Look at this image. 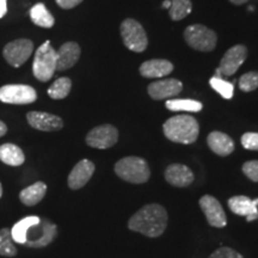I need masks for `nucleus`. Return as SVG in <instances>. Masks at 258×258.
<instances>
[{
    "label": "nucleus",
    "mask_w": 258,
    "mask_h": 258,
    "mask_svg": "<svg viewBox=\"0 0 258 258\" xmlns=\"http://www.w3.org/2000/svg\"><path fill=\"white\" fill-rule=\"evenodd\" d=\"M258 88V72L251 71V72L244 73L239 79V89L244 92L254 91Z\"/></svg>",
    "instance_id": "obj_30"
},
{
    "label": "nucleus",
    "mask_w": 258,
    "mask_h": 258,
    "mask_svg": "<svg viewBox=\"0 0 258 258\" xmlns=\"http://www.w3.org/2000/svg\"><path fill=\"white\" fill-rule=\"evenodd\" d=\"M165 137L177 144L189 145L198 140L200 124L195 117L190 115H177L170 117L163 124Z\"/></svg>",
    "instance_id": "obj_2"
},
{
    "label": "nucleus",
    "mask_w": 258,
    "mask_h": 258,
    "mask_svg": "<svg viewBox=\"0 0 258 258\" xmlns=\"http://www.w3.org/2000/svg\"><path fill=\"white\" fill-rule=\"evenodd\" d=\"M55 3L61 9L71 10L78 6L79 4H82L83 0H55Z\"/></svg>",
    "instance_id": "obj_34"
},
{
    "label": "nucleus",
    "mask_w": 258,
    "mask_h": 258,
    "mask_svg": "<svg viewBox=\"0 0 258 258\" xmlns=\"http://www.w3.org/2000/svg\"><path fill=\"white\" fill-rule=\"evenodd\" d=\"M0 161L10 166H21L25 161L24 152L15 144H3L0 146Z\"/></svg>",
    "instance_id": "obj_22"
},
{
    "label": "nucleus",
    "mask_w": 258,
    "mask_h": 258,
    "mask_svg": "<svg viewBox=\"0 0 258 258\" xmlns=\"http://www.w3.org/2000/svg\"><path fill=\"white\" fill-rule=\"evenodd\" d=\"M191 10V0H171V6L169 9L170 18L173 22L182 21L190 15Z\"/></svg>",
    "instance_id": "obj_27"
},
{
    "label": "nucleus",
    "mask_w": 258,
    "mask_h": 258,
    "mask_svg": "<svg viewBox=\"0 0 258 258\" xmlns=\"http://www.w3.org/2000/svg\"><path fill=\"white\" fill-rule=\"evenodd\" d=\"M46 183L38 180V182L34 183L32 185L28 186V188L23 189L19 192V201L23 203V205L28 206V207H32V206H36L38 202L43 200L44 196H46Z\"/></svg>",
    "instance_id": "obj_21"
},
{
    "label": "nucleus",
    "mask_w": 258,
    "mask_h": 258,
    "mask_svg": "<svg viewBox=\"0 0 258 258\" xmlns=\"http://www.w3.org/2000/svg\"><path fill=\"white\" fill-rule=\"evenodd\" d=\"M34 51V43L29 38H18L9 42L3 49V56L10 66L18 69L29 60Z\"/></svg>",
    "instance_id": "obj_8"
},
{
    "label": "nucleus",
    "mask_w": 258,
    "mask_h": 258,
    "mask_svg": "<svg viewBox=\"0 0 258 258\" xmlns=\"http://www.w3.org/2000/svg\"><path fill=\"white\" fill-rule=\"evenodd\" d=\"M30 19L37 27L50 29L55 24V19L43 3H37L30 9Z\"/></svg>",
    "instance_id": "obj_23"
},
{
    "label": "nucleus",
    "mask_w": 258,
    "mask_h": 258,
    "mask_svg": "<svg viewBox=\"0 0 258 258\" xmlns=\"http://www.w3.org/2000/svg\"><path fill=\"white\" fill-rule=\"evenodd\" d=\"M8 14V0H0V19Z\"/></svg>",
    "instance_id": "obj_35"
},
{
    "label": "nucleus",
    "mask_w": 258,
    "mask_h": 258,
    "mask_svg": "<svg viewBox=\"0 0 258 258\" xmlns=\"http://www.w3.org/2000/svg\"><path fill=\"white\" fill-rule=\"evenodd\" d=\"M209 258H244V257L241 256L238 251L231 249V247L224 246V247H220V249H218L217 251H214V252L209 256Z\"/></svg>",
    "instance_id": "obj_33"
},
{
    "label": "nucleus",
    "mask_w": 258,
    "mask_h": 258,
    "mask_svg": "<svg viewBox=\"0 0 258 258\" xmlns=\"http://www.w3.org/2000/svg\"><path fill=\"white\" fill-rule=\"evenodd\" d=\"M27 121L30 127L41 132H57L63 127L62 118L44 111L28 112Z\"/></svg>",
    "instance_id": "obj_14"
},
{
    "label": "nucleus",
    "mask_w": 258,
    "mask_h": 258,
    "mask_svg": "<svg viewBox=\"0 0 258 258\" xmlns=\"http://www.w3.org/2000/svg\"><path fill=\"white\" fill-rule=\"evenodd\" d=\"M258 199L251 200L244 195L233 196L228 200V207L234 214L246 217L247 221H253L258 218Z\"/></svg>",
    "instance_id": "obj_17"
},
{
    "label": "nucleus",
    "mask_w": 258,
    "mask_h": 258,
    "mask_svg": "<svg viewBox=\"0 0 258 258\" xmlns=\"http://www.w3.org/2000/svg\"><path fill=\"white\" fill-rule=\"evenodd\" d=\"M6 133H8V125H6L3 121H0V138L4 137Z\"/></svg>",
    "instance_id": "obj_36"
},
{
    "label": "nucleus",
    "mask_w": 258,
    "mask_h": 258,
    "mask_svg": "<svg viewBox=\"0 0 258 258\" xmlns=\"http://www.w3.org/2000/svg\"><path fill=\"white\" fill-rule=\"evenodd\" d=\"M165 106L171 111H189L199 112L202 110L203 105L201 102L194 99H167Z\"/></svg>",
    "instance_id": "obj_25"
},
{
    "label": "nucleus",
    "mask_w": 258,
    "mask_h": 258,
    "mask_svg": "<svg viewBox=\"0 0 258 258\" xmlns=\"http://www.w3.org/2000/svg\"><path fill=\"white\" fill-rule=\"evenodd\" d=\"M95 170L96 166L91 160L83 159L78 161L70 172L69 178H67V184H69L70 189L78 190L85 186L91 179Z\"/></svg>",
    "instance_id": "obj_15"
},
{
    "label": "nucleus",
    "mask_w": 258,
    "mask_h": 258,
    "mask_svg": "<svg viewBox=\"0 0 258 258\" xmlns=\"http://www.w3.org/2000/svg\"><path fill=\"white\" fill-rule=\"evenodd\" d=\"M173 64L165 59H152L141 63L139 72L144 78H163L172 73Z\"/></svg>",
    "instance_id": "obj_19"
},
{
    "label": "nucleus",
    "mask_w": 258,
    "mask_h": 258,
    "mask_svg": "<svg viewBox=\"0 0 258 258\" xmlns=\"http://www.w3.org/2000/svg\"><path fill=\"white\" fill-rule=\"evenodd\" d=\"M244 175L252 182H258V160H249L244 163L243 167Z\"/></svg>",
    "instance_id": "obj_32"
},
{
    "label": "nucleus",
    "mask_w": 258,
    "mask_h": 258,
    "mask_svg": "<svg viewBox=\"0 0 258 258\" xmlns=\"http://www.w3.org/2000/svg\"><path fill=\"white\" fill-rule=\"evenodd\" d=\"M240 141L243 147L246 148V150L258 151V133H253V132L244 133Z\"/></svg>",
    "instance_id": "obj_31"
},
{
    "label": "nucleus",
    "mask_w": 258,
    "mask_h": 258,
    "mask_svg": "<svg viewBox=\"0 0 258 258\" xmlns=\"http://www.w3.org/2000/svg\"><path fill=\"white\" fill-rule=\"evenodd\" d=\"M194 172L184 164H171L165 170V179L171 185L185 188L194 182Z\"/></svg>",
    "instance_id": "obj_18"
},
{
    "label": "nucleus",
    "mask_w": 258,
    "mask_h": 258,
    "mask_svg": "<svg viewBox=\"0 0 258 258\" xmlns=\"http://www.w3.org/2000/svg\"><path fill=\"white\" fill-rule=\"evenodd\" d=\"M120 32L123 44L129 50L143 53L148 46V38L143 25L133 18L124 19L121 23Z\"/></svg>",
    "instance_id": "obj_6"
},
{
    "label": "nucleus",
    "mask_w": 258,
    "mask_h": 258,
    "mask_svg": "<svg viewBox=\"0 0 258 258\" xmlns=\"http://www.w3.org/2000/svg\"><path fill=\"white\" fill-rule=\"evenodd\" d=\"M115 173L125 182L133 184L146 183L151 177L147 161L140 157H125L115 164Z\"/></svg>",
    "instance_id": "obj_3"
},
{
    "label": "nucleus",
    "mask_w": 258,
    "mask_h": 258,
    "mask_svg": "<svg viewBox=\"0 0 258 258\" xmlns=\"http://www.w3.org/2000/svg\"><path fill=\"white\" fill-rule=\"evenodd\" d=\"M118 131L112 124L97 125L86 135V144L92 148L106 150L117 144Z\"/></svg>",
    "instance_id": "obj_10"
},
{
    "label": "nucleus",
    "mask_w": 258,
    "mask_h": 258,
    "mask_svg": "<svg viewBox=\"0 0 258 258\" xmlns=\"http://www.w3.org/2000/svg\"><path fill=\"white\" fill-rule=\"evenodd\" d=\"M170 6H171V0H165V2H163V4H161V8L163 9L169 10Z\"/></svg>",
    "instance_id": "obj_38"
},
{
    "label": "nucleus",
    "mask_w": 258,
    "mask_h": 258,
    "mask_svg": "<svg viewBox=\"0 0 258 258\" xmlns=\"http://www.w3.org/2000/svg\"><path fill=\"white\" fill-rule=\"evenodd\" d=\"M56 225L48 220V219H41L40 232L32 230L31 226L28 230L27 241H25L24 246L30 247V249H41V247H46L50 243H53L54 239L56 238Z\"/></svg>",
    "instance_id": "obj_9"
},
{
    "label": "nucleus",
    "mask_w": 258,
    "mask_h": 258,
    "mask_svg": "<svg viewBox=\"0 0 258 258\" xmlns=\"http://www.w3.org/2000/svg\"><path fill=\"white\" fill-rule=\"evenodd\" d=\"M183 36L190 48L205 53L214 50L218 43L217 32L202 24L189 25Z\"/></svg>",
    "instance_id": "obj_5"
},
{
    "label": "nucleus",
    "mask_w": 258,
    "mask_h": 258,
    "mask_svg": "<svg viewBox=\"0 0 258 258\" xmlns=\"http://www.w3.org/2000/svg\"><path fill=\"white\" fill-rule=\"evenodd\" d=\"M40 221L41 218L36 217V215H30V217H25L22 220H19L17 224H15L14 227L11 228V234L15 243L24 245L27 241L28 230L31 226L37 225Z\"/></svg>",
    "instance_id": "obj_24"
},
{
    "label": "nucleus",
    "mask_w": 258,
    "mask_h": 258,
    "mask_svg": "<svg viewBox=\"0 0 258 258\" xmlns=\"http://www.w3.org/2000/svg\"><path fill=\"white\" fill-rule=\"evenodd\" d=\"M37 99V92L32 86L25 84H8L0 88V102L6 104L25 105Z\"/></svg>",
    "instance_id": "obj_7"
},
{
    "label": "nucleus",
    "mask_w": 258,
    "mask_h": 258,
    "mask_svg": "<svg viewBox=\"0 0 258 258\" xmlns=\"http://www.w3.org/2000/svg\"><path fill=\"white\" fill-rule=\"evenodd\" d=\"M230 2L234 5H243V4H245V3L249 2V0H230Z\"/></svg>",
    "instance_id": "obj_37"
},
{
    "label": "nucleus",
    "mask_w": 258,
    "mask_h": 258,
    "mask_svg": "<svg viewBox=\"0 0 258 258\" xmlns=\"http://www.w3.org/2000/svg\"><path fill=\"white\" fill-rule=\"evenodd\" d=\"M56 50L51 47L50 41L42 43L35 51L32 61V73L37 80L47 83L56 72Z\"/></svg>",
    "instance_id": "obj_4"
},
{
    "label": "nucleus",
    "mask_w": 258,
    "mask_h": 258,
    "mask_svg": "<svg viewBox=\"0 0 258 258\" xmlns=\"http://www.w3.org/2000/svg\"><path fill=\"white\" fill-rule=\"evenodd\" d=\"M18 250L16 247L14 238H12L10 228H2L0 230V256L15 257Z\"/></svg>",
    "instance_id": "obj_28"
},
{
    "label": "nucleus",
    "mask_w": 258,
    "mask_h": 258,
    "mask_svg": "<svg viewBox=\"0 0 258 258\" xmlns=\"http://www.w3.org/2000/svg\"><path fill=\"white\" fill-rule=\"evenodd\" d=\"M82 49L77 42H66L56 51V71L62 72L67 71L79 61Z\"/></svg>",
    "instance_id": "obj_16"
},
{
    "label": "nucleus",
    "mask_w": 258,
    "mask_h": 258,
    "mask_svg": "<svg viewBox=\"0 0 258 258\" xmlns=\"http://www.w3.org/2000/svg\"><path fill=\"white\" fill-rule=\"evenodd\" d=\"M199 203L209 225L217 228L225 227L227 224V218L221 203L217 199L213 198L212 195H205L200 199Z\"/></svg>",
    "instance_id": "obj_12"
},
{
    "label": "nucleus",
    "mask_w": 258,
    "mask_h": 258,
    "mask_svg": "<svg viewBox=\"0 0 258 258\" xmlns=\"http://www.w3.org/2000/svg\"><path fill=\"white\" fill-rule=\"evenodd\" d=\"M207 144L215 154L220 157H227L234 151V141L222 132H212L207 138Z\"/></svg>",
    "instance_id": "obj_20"
},
{
    "label": "nucleus",
    "mask_w": 258,
    "mask_h": 258,
    "mask_svg": "<svg viewBox=\"0 0 258 258\" xmlns=\"http://www.w3.org/2000/svg\"><path fill=\"white\" fill-rule=\"evenodd\" d=\"M3 196V185H2V182H0V199H2Z\"/></svg>",
    "instance_id": "obj_39"
},
{
    "label": "nucleus",
    "mask_w": 258,
    "mask_h": 258,
    "mask_svg": "<svg viewBox=\"0 0 258 258\" xmlns=\"http://www.w3.org/2000/svg\"><path fill=\"white\" fill-rule=\"evenodd\" d=\"M209 85H211V88L214 89L221 97H224L225 99H231L232 97H233V83H230L227 82V80L219 78V77H213V78L209 80Z\"/></svg>",
    "instance_id": "obj_29"
},
{
    "label": "nucleus",
    "mask_w": 258,
    "mask_h": 258,
    "mask_svg": "<svg viewBox=\"0 0 258 258\" xmlns=\"http://www.w3.org/2000/svg\"><path fill=\"white\" fill-rule=\"evenodd\" d=\"M167 212L163 206L150 203L144 206L129 219L128 228L148 238L160 237L166 230Z\"/></svg>",
    "instance_id": "obj_1"
},
{
    "label": "nucleus",
    "mask_w": 258,
    "mask_h": 258,
    "mask_svg": "<svg viewBox=\"0 0 258 258\" xmlns=\"http://www.w3.org/2000/svg\"><path fill=\"white\" fill-rule=\"evenodd\" d=\"M71 90H72V80L67 77H61L51 84L47 93L51 99H63L70 95Z\"/></svg>",
    "instance_id": "obj_26"
},
{
    "label": "nucleus",
    "mask_w": 258,
    "mask_h": 258,
    "mask_svg": "<svg viewBox=\"0 0 258 258\" xmlns=\"http://www.w3.org/2000/svg\"><path fill=\"white\" fill-rule=\"evenodd\" d=\"M247 57V48L244 44H235L225 53L219 63L218 70L221 76L232 77L237 73Z\"/></svg>",
    "instance_id": "obj_11"
},
{
    "label": "nucleus",
    "mask_w": 258,
    "mask_h": 258,
    "mask_svg": "<svg viewBox=\"0 0 258 258\" xmlns=\"http://www.w3.org/2000/svg\"><path fill=\"white\" fill-rule=\"evenodd\" d=\"M182 90V82H179L178 79L166 78L151 83L147 88V92L154 101H161V99H169L179 95Z\"/></svg>",
    "instance_id": "obj_13"
}]
</instances>
